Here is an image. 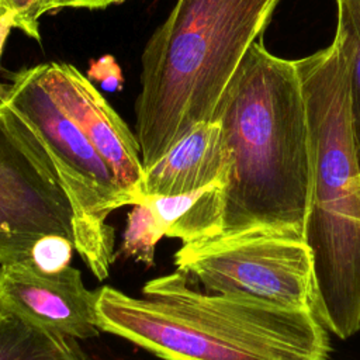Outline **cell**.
Listing matches in <instances>:
<instances>
[{
  "label": "cell",
  "instance_id": "6da1fadb",
  "mask_svg": "<svg viewBox=\"0 0 360 360\" xmlns=\"http://www.w3.org/2000/svg\"><path fill=\"white\" fill-rule=\"evenodd\" d=\"M214 120L229 152L219 235L260 231L304 238L311 159L295 60L274 56L260 38L255 41Z\"/></svg>",
  "mask_w": 360,
  "mask_h": 360
},
{
  "label": "cell",
  "instance_id": "7a4b0ae2",
  "mask_svg": "<svg viewBox=\"0 0 360 360\" xmlns=\"http://www.w3.org/2000/svg\"><path fill=\"white\" fill-rule=\"evenodd\" d=\"M142 294L98 290L100 330L165 360L329 359V336L314 311L202 292L180 270L149 280Z\"/></svg>",
  "mask_w": 360,
  "mask_h": 360
},
{
  "label": "cell",
  "instance_id": "3957f363",
  "mask_svg": "<svg viewBox=\"0 0 360 360\" xmlns=\"http://www.w3.org/2000/svg\"><path fill=\"white\" fill-rule=\"evenodd\" d=\"M295 65L311 159L304 240L314 264V312L347 339L360 330V158L345 35L336 28L328 48Z\"/></svg>",
  "mask_w": 360,
  "mask_h": 360
},
{
  "label": "cell",
  "instance_id": "277c9868",
  "mask_svg": "<svg viewBox=\"0 0 360 360\" xmlns=\"http://www.w3.org/2000/svg\"><path fill=\"white\" fill-rule=\"evenodd\" d=\"M278 1H176L141 55L135 136L143 172L191 128L214 120L229 79Z\"/></svg>",
  "mask_w": 360,
  "mask_h": 360
},
{
  "label": "cell",
  "instance_id": "5b68a950",
  "mask_svg": "<svg viewBox=\"0 0 360 360\" xmlns=\"http://www.w3.org/2000/svg\"><path fill=\"white\" fill-rule=\"evenodd\" d=\"M0 114L38 153L58 179L73 208L75 248L98 278L114 262V231L108 215L132 205L110 165L58 105L37 66L20 70L0 101Z\"/></svg>",
  "mask_w": 360,
  "mask_h": 360
},
{
  "label": "cell",
  "instance_id": "8992f818",
  "mask_svg": "<svg viewBox=\"0 0 360 360\" xmlns=\"http://www.w3.org/2000/svg\"><path fill=\"white\" fill-rule=\"evenodd\" d=\"M174 264L208 292L291 309L315 307L312 256L300 236L253 231L204 238L183 245Z\"/></svg>",
  "mask_w": 360,
  "mask_h": 360
},
{
  "label": "cell",
  "instance_id": "52a82bcc",
  "mask_svg": "<svg viewBox=\"0 0 360 360\" xmlns=\"http://www.w3.org/2000/svg\"><path fill=\"white\" fill-rule=\"evenodd\" d=\"M45 235L75 243L72 204L46 163L0 114V264L28 260Z\"/></svg>",
  "mask_w": 360,
  "mask_h": 360
},
{
  "label": "cell",
  "instance_id": "ba28073f",
  "mask_svg": "<svg viewBox=\"0 0 360 360\" xmlns=\"http://www.w3.org/2000/svg\"><path fill=\"white\" fill-rule=\"evenodd\" d=\"M98 291L87 290L77 269L44 271L30 260L0 264V311L75 339L100 333Z\"/></svg>",
  "mask_w": 360,
  "mask_h": 360
},
{
  "label": "cell",
  "instance_id": "9c48e42d",
  "mask_svg": "<svg viewBox=\"0 0 360 360\" xmlns=\"http://www.w3.org/2000/svg\"><path fill=\"white\" fill-rule=\"evenodd\" d=\"M38 75L58 105L73 120L115 173L134 204L145 200L143 166L135 134L114 111L96 86L73 65H37Z\"/></svg>",
  "mask_w": 360,
  "mask_h": 360
},
{
  "label": "cell",
  "instance_id": "30bf717a",
  "mask_svg": "<svg viewBox=\"0 0 360 360\" xmlns=\"http://www.w3.org/2000/svg\"><path fill=\"white\" fill-rule=\"evenodd\" d=\"M229 152L221 124L207 121L191 128L150 169L145 170V197L179 195L226 183Z\"/></svg>",
  "mask_w": 360,
  "mask_h": 360
},
{
  "label": "cell",
  "instance_id": "8fae6325",
  "mask_svg": "<svg viewBox=\"0 0 360 360\" xmlns=\"http://www.w3.org/2000/svg\"><path fill=\"white\" fill-rule=\"evenodd\" d=\"M224 183L179 195L145 197L165 228V236L179 238L183 245L217 236L222 228Z\"/></svg>",
  "mask_w": 360,
  "mask_h": 360
},
{
  "label": "cell",
  "instance_id": "7c38bea8",
  "mask_svg": "<svg viewBox=\"0 0 360 360\" xmlns=\"http://www.w3.org/2000/svg\"><path fill=\"white\" fill-rule=\"evenodd\" d=\"M0 360H87L75 338L0 311Z\"/></svg>",
  "mask_w": 360,
  "mask_h": 360
},
{
  "label": "cell",
  "instance_id": "4fadbf2b",
  "mask_svg": "<svg viewBox=\"0 0 360 360\" xmlns=\"http://www.w3.org/2000/svg\"><path fill=\"white\" fill-rule=\"evenodd\" d=\"M162 236H165V228L148 200L132 204L120 253L146 266H153L155 249Z\"/></svg>",
  "mask_w": 360,
  "mask_h": 360
},
{
  "label": "cell",
  "instance_id": "5bb4252c",
  "mask_svg": "<svg viewBox=\"0 0 360 360\" xmlns=\"http://www.w3.org/2000/svg\"><path fill=\"white\" fill-rule=\"evenodd\" d=\"M338 30L346 39L350 58L352 108L360 158V0H336Z\"/></svg>",
  "mask_w": 360,
  "mask_h": 360
},
{
  "label": "cell",
  "instance_id": "9a60e30c",
  "mask_svg": "<svg viewBox=\"0 0 360 360\" xmlns=\"http://www.w3.org/2000/svg\"><path fill=\"white\" fill-rule=\"evenodd\" d=\"M73 250L76 248L69 238L45 235L34 243L28 260L44 271H58L69 266Z\"/></svg>",
  "mask_w": 360,
  "mask_h": 360
},
{
  "label": "cell",
  "instance_id": "2e32d148",
  "mask_svg": "<svg viewBox=\"0 0 360 360\" xmlns=\"http://www.w3.org/2000/svg\"><path fill=\"white\" fill-rule=\"evenodd\" d=\"M6 11H13L17 18V28L25 35L41 42L39 18L53 11L52 0H0Z\"/></svg>",
  "mask_w": 360,
  "mask_h": 360
},
{
  "label": "cell",
  "instance_id": "e0dca14e",
  "mask_svg": "<svg viewBox=\"0 0 360 360\" xmlns=\"http://www.w3.org/2000/svg\"><path fill=\"white\" fill-rule=\"evenodd\" d=\"M13 28H17L15 14L13 11H6V13L0 14V58L3 53V48L6 45V41ZM0 69H1V65H0ZM7 90H8V84L0 83V101L6 98Z\"/></svg>",
  "mask_w": 360,
  "mask_h": 360
},
{
  "label": "cell",
  "instance_id": "ac0fdd59",
  "mask_svg": "<svg viewBox=\"0 0 360 360\" xmlns=\"http://www.w3.org/2000/svg\"><path fill=\"white\" fill-rule=\"evenodd\" d=\"M52 1H53V11H56L59 8H66V7L89 8V10L105 8L111 4H117L124 0H52Z\"/></svg>",
  "mask_w": 360,
  "mask_h": 360
},
{
  "label": "cell",
  "instance_id": "d6986e66",
  "mask_svg": "<svg viewBox=\"0 0 360 360\" xmlns=\"http://www.w3.org/2000/svg\"><path fill=\"white\" fill-rule=\"evenodd\" d=\"M3 13H6V10L3 8V6H1V3H0V14H3Z\"/></svg>",
  "mask_w": 360,
  "mask_h": 360
}]
</instances>
